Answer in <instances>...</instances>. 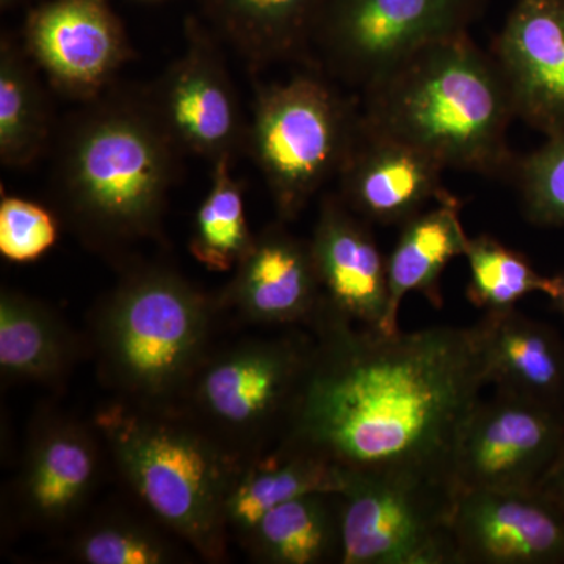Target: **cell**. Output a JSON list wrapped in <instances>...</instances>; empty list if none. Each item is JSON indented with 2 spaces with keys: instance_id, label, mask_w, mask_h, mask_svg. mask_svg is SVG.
Returning a JSON list of instances; mask_svg holds the SVG:
<instances>
[{
  "instance_id": "cell-1",
  "label": "cell",
  "mask_w": 564,
  "mask_h": 564,
  "mask_svg": "<svg viewBox=\"0 0 564 564\" xmlns=\"http://www.w3.org/2000/svg\"><path fill=\"white\" fill-rule=\"evenodd\" d=\"M311 332L310 362L278 443L347 474L451 484L456 443L486 386L474 326L384 334L325 317Z\"/></svg>"
},
{
  "instance_id": "cell-2",
  "label": "cell",
  "mask_w": 564,
  "mask_h": 564,
  "mask_svg": "<svg viewBox=\"0 0 564 564\" xmlns=\"http://www.w3.org/2000/svg\"><path fill=\"white\" fill-rule=\"evenodd\" d=\"M182 151L148 90H110L85 102L62 133L55 193L85 243L106 254L161 237Z\"/></svg>"
},
{
  "instance_id": "cell-3",
  "label": "cell",
  "mask_w": 564,
  "mask_h": 564,
  "mask_svg": "<svg viewBox=\"0 0 564 564\" xmlns=\"http://www.w3.org/2000/svg\"><path fill=\"white\" fill-rule=\"evenodd\" d=\"M361 118L445 170L488 177L513 172L510 93L492 55L469 32L425 44L364 88Z\"/></svg>"
},
{
  "instance_id": "cell-4",
  "label": "cell",
  "mask_w": 564,
  "mask_h": 564,
  "mask_svg": "<svg viewBox=\"0 0 564 564\" xmlns=\"http://www.w3.org/2000/svg\"><path fill=\"white\" fill-rule=\"evenodd\" d=\"M96 430L154 518L207 562H225L226 503L247 458L176 404L120 400L98 414Z\"/></svg>"
},
{
  "instance_id": "cell-5",
  "label": "cell",
  "mask_w": 564,
  "mask_h": 564,
  "mask_svg": "<svg viewBox=\"0 0 564 564\" xmlns=\"http://www.w3.org/2000/svg\"><path fill=\"white\" fill-rule=\"evenodd\" d=\"M215 303L165 267L129 270L96 307L93 348L120 400L176 404L209 356Z\"/></svg>"
},
{
  "instance_id": "cell-6",
  "label": "cell",
  "mask_w": 564,
  "mask_h": 564,
  "mask_svg": "<svg viewBox=\"0 0 564 564\" xmlns=\"http://www.w3.org/2000/svg\"><path fill=\"white\" fill-rule=\"evenodd\" d=\"M361 124V109L317 74L256 91L247 151L272 196L278 220L293 221L337 177Z\"/></svg>"
},
{
  "instance_id": "cell-7",
  "label": "cell",
  "mask_w": 564,
  "mask_h": 564,
  "mask_svg": "<svg viewBox=\"0 0 564 564\" xmlns=\"http://www.w3.org/2000/svg\"><path fill=\"white\" fill-rule=\"evenodd\" d=\"M313 339H250L207 356L185 393L192 415L243 458L269 451L299 397Z\"/></svg>"
},
{
  "instance_id": "cell-8",
  "label": "cell",
  "mask_w": 564,
  "mask_h": 564,
  "mask_svg": "<svg viewBox=\"0 0 564 564\" xmlns=\"http://www.w3.org/2000/svg\"><path fill=\"white\" fill-rule=\"evenodd\" d=\"M340 496L343 564H458L456 494L441 478L348 474Z\"/></svg>"
},
{
  "instance_id": "cell-9",
  "label": "cell",
  "mask_w": 564,
  "mask_h": 564,
  "mask_svg": "<svg viewBox=\"0 0 564 564\" xmlns=\"http://www.w3.org/2000/svg\"><path fill=\"white\" fill-rule=\"evenodd\" d=\"M485 3L325 0L315 28L313 54L329 76L364 90L425 44L469 31Z\"/></svg>"
},
{
  "instance_id": "cell-10",
  "label": "cell",
  "mask_w": 564,
  "mask_h": 564,
  "mask_svg": "<svg viewBox=\"0 0 564 564\" xmlns=\"http://www.w3.org/2000/svg\"><path fill=\"white\" fill-rule=\"evenodd\" d=\"M564 451V408L497 392L464 423L451 466L456 494L538 489Z\"/></svg>"
},
{
  "instance_id": "cell-11",
  "label": "cell",
  "mask_w": 564,
  "mask_h": 564,
  "mask_svg": "<svg viewBox=\"0 0 564 564\" xmlns=\"http://www.w3.org/2000/svg\"><path fill=\"white\" fill-rule=\"evenodd\" d=\"M152 107L182 152L236 161L247 150L248 124L214 33L185 22L184 54L148 88Z\"/></svg>"
},
{
  "instance_id": "cell-12",
  "label": "cell",
  "mask_w": 564,
  "mask_h": 564,
  "mask_svg": "<svg viewBox=\"0 0 564 564\" xmlns=\"http://www.w3.org/2000/svg\"><path fill=\"white\" fill-rule=\"evenodd\" d=\"M22 46L54 90L90 102L133 51L109 0H50L29 13Z\"/></svg>"
},
{
  "instance_id": "cell-13",
  "label": "cell",
  "mask_w": 564,
  "mask_h": 564,
  "mask_svg": "<svg viewBox=\"0 0 564 564\" xmlns=\"http://www.w3.org/2000/svg\"><path fill=\"white\" fill-rule=\"evenodd\" d=\"M458 564H563L564 510L540 489H478L456 496Z\"/></svg>"
},
{
  "instance_id": "cell-14",
  "label": "cell",
  "mask_w": 564,
  "mask_h": 564,
  "mask_svg": "<svg viewBox=\"0 0 564 564\" xmlns=\"http://www.w3.org/2000/svg\"><path fill=\"white\" fill-rule=\"evenodd\" d=\"M310 243L322 292L321 313L313 325L328 317L384 333L388 259L378 248L372 225L337 193L325 195Z\"/></svg>"
},
{
  "instance_id": "cell-15",
  "label": "cell",
  "mask_w": 564,
  "mask_h": 564,
  "mask_svg": "<svg viewBox=\"0 0 564 564\" xmlns=\"http://www.w3.org/2000/svg\"><path fill=\"white\" fill-rule=\"evenodd\" d=\"M491 55L516 118L545 137L564 132V0H516Z\"/></svg>"
},
{
  "instance_id": "cell-16",
  "label": "cell",
  "mask_w": 564,
  "mask_h": 564,
  "mask_svg": "<svg viewBox=\"0 0 564 564\" xmlns=\"http://www.w3.org/2000/svg\"><path fill=\"white\" fill-rule=\"evenodd\" d=\"M445 169L425 152L359 124L343 169L339 198L370 225L403 226L447 193Z\"/></svg>"
},
{
  "instance_id": "cell-17",
  "label": "cell",
  "mask_w": 564,
  "mask_h": 564,
  "mask_svg": "<svg viewBox=\"0 0 564 564\" xmlns=\"http://www.w3.org/2000/svg\"><path fill=\"white\" fill-rule=\"evenodd\" d=\"M234 270L223 303L243 321L262 326H311L321 313V284L310 240L293 236L284 221L278 220L254 236Z\"/></svg>"
},
{
  "instance_id": "cell-18",
  "label": "cell",
  "mask_w": 564,
  "mask_h": 564,
  "mask_svg": "<svg viewBox=\"0 0 564 564\" xmlns=\"http://www.w3.org/2000/svg\"><path fill=\"white\" fill-rule=\"evenodd\" d=\"M101 473V448L95 433L73 419L51 415L39 423L13 485L22 521L55 527L79 513Z\"/></svg>"
},
{
  "instance_id": "cell-19",
  "label": "cell",
  "mask_w": 564,
  "mask_h": 564,
  "mask_svg": "<svg viewBox=\"0 0 564 564\" xmlns=\"http://www.w3.org/2000/svg\"><path fill=\"white\" fill-rule=\"evenodd\" d=\"M486 386L564 408V339L516 307L485 313L474 325Z\"/></svg>"
},
{
  "instance_id": "cell-20",
  "label": "cell",
  "mask_w": 564,
  "mask_h": 564,
  "mask_svg": "<svg viewBox=\"0 0 564 564\" xmlns=\"http://www.w3.org/2000/svg\"><path fill=\"white\" fill-rule=\"evenodd\" d=\"M325 0H203L215 32L252 73L281 62L313 63Z\"/></svg>"
},
{
  "instance_id": "cell-21",
  "label": "cell",
  "mask_w": 564,
  "mask_h": 564,
  "mask_svg": "<svg viewBox=\"0 0 564 564\" xmlns=\"http://www.w3.org/2000/svg\"><path fill=\"white\" fill-rule=\"evenodd\" d=\"M399 240L388 258L389 307L384 334L399 332V311L410 292L422 293L443 307L441 276L445 267L466 254L470 237L462 220V203L451 193L400 226Z\"/></svg>"
},
{
  "instance_id": "cell-22",
  "label": "cell",
  "mask_w": 564,
  "mask_h": 564,
  "mask_svg": "<svg viewBox=\"0 0 564 564\" xmlns=\"http://www.w3.org/2000/svg\"><path fill=\"white\" fill-rule=\"evenodd\" d=\"M348 474L321 456L278 443L245 459L226 503L229 533L242 540L263 514L304 494L343 492Z\"/></svg>"
},
{
  "instance_id": "cell-23",
  "label": "cell",
  "mask_w": 564,
  "mask_h": 564,
  "mask_svg": "<svg viewBox=\"0 0 564 564\" xmlns=\"http://www.w3.org/2000/svg\"><path fill=\"white\" fill-rule=\"evenodd\" d=\"M80 356V344L57 311L25 295H0V370L3 378L61 383Z\"/></svg>"
},
{
  "instance_id": "cell-24",
  "label": "cell",
  "mask_w": 564,
  "mask_h": 564,
  "mask_svg": "<svg viewBox=\"0 0 564 564\" xmlns=\"http://www.w3.org/2000/svg\"><path fill=\"white\" fill-rule=\"evenodd\" d=\"M242 541L259 563H340V496L337 492L304 494L278 505L262 516Z\"/></svg>"
},
{
  "instance_id": "cell-25",
  "label": "cell",
  "mask_w": 564,
  "mask_h": 564,
  "mask_svg": "<svg viewBox=\"0 0 564 564\" xmlns=\"http://www.w3.org/2000/svg\"><path fill=\"white\" fill-rule=\"evenodd\" d=\"M51 140V107L40 69L22 44H0V162L25 169L39 161Z\"/></svg>"
},
{
  "instance_id": "cell-26",
  "label": "cell",
  "mask_w": 564,
  "mask_h": 564,
  "mask_svg": "<svg viewBox=\"0 0 564 564\" xmlns=\"http://www.w3.org/2000/svg\"><path fill=\"white\" fill-rule=\"evenodd\" d=\"M231 159L212 163V184L196 212L191 252L212 272H229L250 250L256 234L248 225L242 182L232 176Z\"/></svg>"
},
{
  "instance_id": "cell-27",
  "label": "cell",
  "mask_w": 564,
  "mask_h": 564,
  "mask_svg": "<svg viewBox=\"0 0 564 564\" xmlns=\"http://www.w3.org/2000/svg\"><path fill=\"white\" fill-rule=\"evenodd\" d=\"M464 258L470 272L467 299L485 313L511 310L534 292L551 299L555 291L554 276L538 273L522 252L511 250L488 234L470 239Z\"/></svg>"
},
{
  "instance_id": "cell-28",
  "label": "cell",
  "mask_w": 564,
  "mask_h": 564,
  "mask_svg": "<svg viewBox=\"0 0 564 564\" xmlns=\"http://www.w3.org/2000/svg\"><path fill=\"white\" fill-rule=\"evenodd\" d=\"M70 556L87 564H169L177 558L154 527L126 516H106L85 527L70 544Z\"/></svg>"
},
{
  "instance_id": "cell-29",
  "label": "cell",
  "mask_w": 564,
  "mask_h": 564,
  "mask_svg": "<svg viewBox=\"0 0 564 564\" xmlns=\"http://www.w3.org/2000/svg\"><path fill=\"white\" fill-rule=\"evenodd\" d=\"M514 180L527 220L564 228V132L549 135L524 158H516Z\"/></svg>"
},
{
  "instance_id": "cell-30",
  "label": "cell",
  "mask_w": 564,
  "mask_h": 564,
  "mask_svg": "<svg viewBox=\"0 0 564 564\" xmlns=\"http://www.w3.org/2000/svg\"><path fill=\"white\" fill-rule=\"evenodd\" d=\"M58 220L51 210L20 196L0 203V252L11 262H33L57 243Z\"/></svg>"
},
{
  "instance_id": "cell-31",
  "label": "cell",
  "mask_w": 564,
  "mask_h": 564,
  "mask_svg": "<svg viewBox=\"0 0 564 564\" xmlns=\"http://www.w3.org/2000/svg\"><path fill=\"white\" fill-rule=\"evenodd\" d=\"M538 489L564 510V451L556 458L551 470L545 474Z\"/></svg>"
},
{
  "instance_id": "cell-32",
  "label": "cell",
  "mask_w": 564,
  "mask_h": 564,
  "mask_svg": "<svg viewBox=\"0 0 564 564\" xmlns=\"http://www.w3.org/2000/svg\"><path fill=\"white\" fill-rule=\"evenodd\" d=\"M555 291L552 293L551 300L554 302L556 310L562 313L564 317V273L554 276Z\"/></svg>"
},
{
  "instance_id": "cell-33",
  "label": "cell",
  "mask_w": 564,
  "mask_h": 564,
  "mask_svg": "<svg viewBox=\"0 0 564 564\" xmlns=\"http://www.w3.org/2000/svg\"><path fill=\"white\" fill-rule=\"evenodd\" d=\"M22 0H0V6H2V10H10L13 7H17L18 3H21Z\"/></svg>"
}]
</instances>
